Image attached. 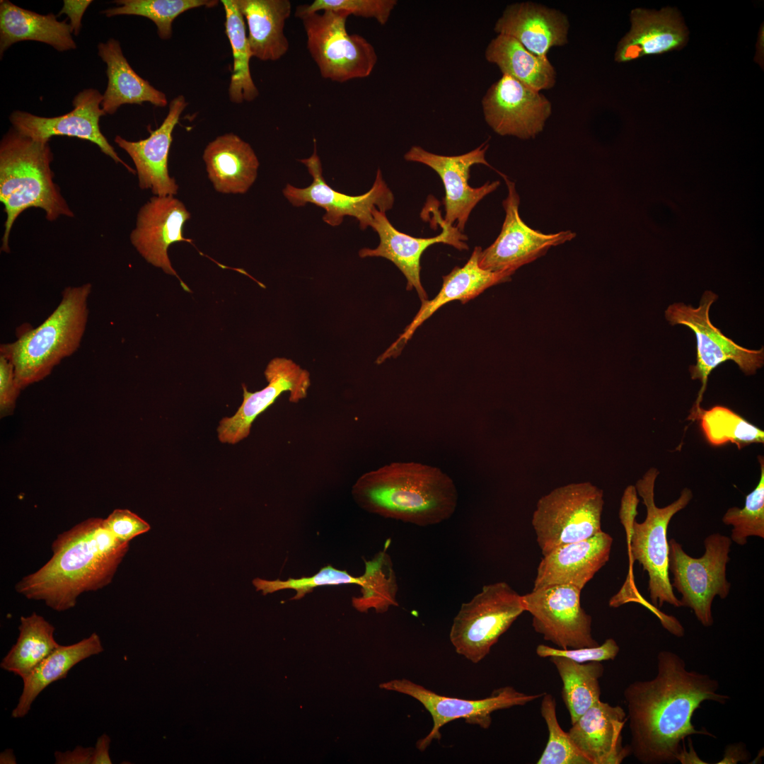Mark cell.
Instances as JSON below:
<instances>
[{
    "instance_id": "obj_35",
    "label": "cell",
    "mask_w": 764,
    "mask_h": 764,
    "mask_svg": "<svg viewBox=\"0 0 764 764\" xmlns=\"http://www.w3.org/2000/svg\"><path fill=\"white\" fill-rule=\"evenodd\" d=\"M562 682L561 696L574 723L600 700L599 679L603 674L601 662L578 663L563 656H550Z\"/></svg>"
},
{
    "instance_id": "obj_7",
    "label": "cell",
    "mask_w": 764,
    "mask_h": 764,
    "mask_svg": "<svg viewBox=\"0 0 764 764\" xmlns=\"http://www.w3.org/2000/svg\"><path fill=\"white\" fill-rule=\"evenodd\" d=\"M603 490L589 482L557 487L540 497L532 526L543 555L602 531Z\"/></svg>"
},
{
    "instance_id": "obj_18",
    "label": "cell",
    "mask_w": 764,
    "mask_h": 764,
    "mask_svg": "<svg viewBox=\"0 0 764 764\" xmlns=\"http://www.w3.org/2000/svg\"><path fill=\"white\" fill-rule=\"evenodd\" d=\"M103 95L98 90L86 88L76 95L72 101L74 109L66 114L45 117L14 110L9 116V120L16 131L37 141H50L54 136L89 141L116 163H121L131 173L135 174L136 170L120 158L100 130V119L106 115L101 107Z\"/></svg>"
},
{
    "instance_id": "obj_13",
    "label": "cell",
    "mask_w": 764,
    "mask_h": 764,
    "mask_svg": "<svg viewBox=\"0 0 764 764\" xmlns=\"http://www.w3.org/2000/svg\"><path fill=\"white\" fill-rule=\"evenodd\" d=\"M313 141L312 155L299 160L306 166L313 182L304 188L286 184L282 190L284 196L293 206L301 207L311 203L323 208L325 212L323 220L331 226L340 225L345 216L354 217L359 221L361 230L371 227L376 209L384 213L392 209L394 195L383 179L380 168L377 170L372 187L364 194L348 195L332 188L323 178L316 140L314 139Z\"/></svg>"
},
{
    "instance_id": "obj_1",
    "label": "cell",
    "mask_w": 764,
    "mask_h": 764,
    "mask_svg": "<svg viewBox=\"0 0 764 764\" xmlns=\"http://www.w3.org/2000/svg\"><path fill=\"white\" fill-rule=\"evenodd\" d=\"M719 683L710 676L686 669L684 660L670 651L657 655V673L649 681L631 683L624 691L631 734V754L643 764L678 761L681 742L692 734L715 737L692 724L703 701L724 704Z\"/></svg>"
},
{
    "instance_id": "obj_31",
    "label": "cell",
    "mask_w": 764,
    "mask_h": 764,
    "mask_svg": "<svg viewBox=\"0 0 764 764\" xmlns=\"http://www.w3.org/2000/svg\"><path fill=\"white\" fill-rule=\"evenodd\" d=\"M248 28L252 56L261 61H277L288 52L284 33L291 13L289 0H233Z\"/></svg>"
},
{
    "instance_id": "obj_21",
    "label": "cell",
    "mask_w": 764,
    "mask_h": 764,
    "mask_svg": "<svg viewBox=\"0 0 764 764\" xmlns=\"http://www.w3.org/2000/svg\"><path fill=\"white\" fill-rule=\"evenodd\" d=\"M442 232L432 238H415L396 229L387 218L386 213L376 209L373 212L371 227L379 237V244L375 248H364L359 251L361 258L381 257L391 261L404 274L407 290L415 289L423 301L427 299L420 279V259L424 251L435 243L451 245L458 250H468L465 243L466 236L453 226H447L442 221Z\"/></svg>"
},
{
    "instance_id": "obj_39",
    "label": "cell",
    "mask_w": 764,
    "mask_h": 764,
    "mask_svg": "<svg viewBox=\"0 0 764 764\" xmlns=\"http://www.w3.org/2000/svg\"><path fill=\"white\" fill-rule=\"evenodd\" d=\"M702 430L712 446L727 443L741 448L764 442V432L724 406L716 405L700 414Z\"/></svg>"
},
{
    "instance_id": "obj_27",
    "label": "cell",
    "mask_w": 764,
    "mask_h": 764,
    "mask_svg": "<svg viewBox=\"0 0 764 764\" xmlns=\"http://www.w3.org/2000/svg\"><path fill=\"white\" fill-rule=\"evenodd\" d=\"M630 31L617 47L615 59L618 62L664 53L681 47L686 42V29L674 8L654 11L637 8L630 13Z\"/></svg>"
},
{
    "instance_id": "obj_46",
    "label": "cell",
    "mask_w": 764,
    "mask_h": 764,
    "mask_svg": "<svg viewBox=\"0 0 764 764\" xmlns=\"http://www.w3.org/2000/svg\"><path fill=\"white\" fill-rule=\"evenodd\" d=\"M92 2L91 0H64L63 6L57 16L66 15L70 21L72 33L78 35L81 30L83 13Z\"/></svg>"
},
{
    "instance_id": "obj_23",
    "label": "cell",
    "mask_w": 764,
    "mask_h": 764,
    "mask_svg": "<svg viewBox=\"0 0 764 764\" xmlns=\"http://www.w3.org/2000/svg\"><path fill=\"white\" fill-rule=\"evenodd\" d=\"M481 251V247H475L463 267H455L449 274L443 276L442 286L438 294L432 300L422 301L421 307L412 322L399 338L378 359V364L398 354L417 328L446 303L456 300L465 303L489 287L511 279L513 274L510 272H495L482 269L479 265Z\"/></svg>"
},
{
    "instance_id": "obj_37",
    "label": "cell",
    "mask_w": 764,
    "mask_h": 764,
    "mask_svg": "<svg viewBox=\"0 0 764 764\" xmlns=\"http://www.w3.org/2000/svg\"><path fill=\"white\" fill-rule=\"evenodd\" d=\"M366 584L361 595L352 598V606L361 613L373 608L378 613L398 606V584L390 557L386 548L365 562Z\"/></svg>"
},
{
    "instance_id": "obj_22",
    "label": "cell",
    "mask_w": 764,
    "mask_h": 764,
    "mask_svg": "<svg viewBox=\"0 0 764 764\" xmlns=\"http://www.w3.org/2000/svg\"><path fill=\"white\" fill-rule=\"evenodd\" d=\"M187 102L183 95L172 99L162 124L150 131L149 137L137 141L117 135L114 141L132 159L141 190H151L155 196H174L178 190L175 179L169 175L168 155L173 131Z\"/></svg>"
},
{
    "instance_id": "obj_30",
    "label": "cell",
    "mask_w": 764,
    "mask_h": 764,
    "mask_svg": "<svg viewBox=\"0 0 764 764\" xmlns=\"http://www.w3.org/2000/svg\"><path fill=\"white\" fill-rule=\"evenodd\" d=\"M53 13L40 14L8 0L0 1V55L12 45L25 40L45 43L59 52L77 47L67 20Z\"/></svg>"
},
{
    "instance_id": "obj_24",
    "label": "cell",
    "mask_w": 764,
    "mask_h": 764,
    "mask_svg": "<svg viewBox=\"0 0 764 764\" xmlns=\"http://www.w3.org/2000/svg\"><path fill=\"white\" fill-rule=\"evenodd\" d=\"M613 541L610 535L602 531L543 555L537 568L533 589L569 584L582 590L609 560Z\"/></svg>"
},
{
    "instance_id": "obj_2",
    "label": "cell",
    "mask_w": 764,
    "mask_h": 764,
    "mask_svg": "<svg viewBox=\"0 0 764 764\" xmlns=\"http://www.w3.org/2000/svg\"><path fill=\"white\" fill-rule=\"evenodd\" d=\"M128 550L129 543L116 539L103 519L88 518L58 534L52 543L51 558L17 582L15 590L55 611L69 610L81 594L112 582Z\"/></svg>"
},
{
    "instance_id": "obj_32",
    "label": "cell",
    "mask_w": 764,
    "mask_h": 764,
    "mask_svg": "<svg viewBox=\"0 0 764 764\" xmlns=\"http://www.w3.org/2000/svg\"><path fill=\"white\" fill-rule=\"evenodd\" d=\"M103 651L101 639L96 632L74 644H60L23 681L22 693L11 717L18 719L26 716L33 702L47 687L65 678L69 671L81 661Z\"/></svg>"
},
{
    "instance_id": "obj_28",
    "label": "cell",
    "mask_w": 764,
    "mask_h": 764,
    "mask_svg": "<svg viewBox=\"0 0 764 764\" xmlns=\"http://www.w3.org/2000/svg\"><path fill=\"white\" fill-rule=\"evenodd\" d=\"M202 158L208 178L219 192L244 194L257 178V155L248 143L232 132L209 142Z\"/></svg>"
},
{
    "instance_id": "obj_6",
    "label": "cell",
    "mask_w": 764,
    "mask_h": 764,
    "mask_svg": "<svg viewBox=\"0 0 764 764\" xmlns=\"http://www.w3.org/2000/svg\"><path fill=\"white\" fill-rule=\"evenodd\" d=\"M659 474L656 468H652L637 481L635 487L646 507L647 515L643 522L635 520L625 529L632 559L647 573L652 604L661 608L667 603L679 608L681 604L674 594L669 577L667 529L672 517L689 504L693 492L685 487L676 500L664 507H658L654 501V485Z\"/></svg>"
},
{
    "instance_id": "obj_45",
    "label": "cell",
    "mask_w": 764,
    "mask_h": 764,
    "mask_svg": "<svg viewBox=\"0 0 764 764\" xmlns=\"http://www.w3.org/2000/svg\"><path fill=\"white\" fill-rule=\"evenodd\" d=\"M22 389L18 386L12 364L0 356V413L1 417L12 413Z\"/></svg>"
},
{
    "instance_id": "obj_38",
    "label": "cell",
    "mask_w": 764,
    "mask_h": 764,
    "mask_svg": "<svg viewBox=\"0 0 764 764\" xmlns=\"http://www.w3.org/2000/svg\"><path fill=\"white\" fill-rule=\"evenodd\" d=\"M117 7L101 11L107 17L132 15L146 17L152 21L157 33L162 40L172 36L174 20L183 13L195 8H212L219 4L217 0H117Z\"/></svg>"
},
{
    "instance_id": "obj_11",
    "label": "cell",
    "mask_w": 764,
    "mask_h": 764,
    "mask_svg": "<svg viewBox=\"0 0 764 764\" xmlns=\"http://www.w3.org/2000/svg\"><path fill=\"white\" fill-rule=\"evenodd\" d=\"M379 688L415 699L430 714L433 721L432 728L416 743L417 749L422 751L426 750L434 740L440 739L441 729L450 722L462 719L468 724L488 729L492 724V714L494 712L525 705L541 698L544 694H526L512 686H504L495 689L485 698L467 700L441 695L406 678L382 683Z\"/></svg>"
},
{
    "instance_id": "obj_47",
    "label": "cell",
    "mask_w": 764,
    "mask_h": 764,
    "mask_svg": "<svg viewBox=\"0 0 764 764\" xmlns=\"http://www.w3.org/2000/svg\"><path fill=\"white\" fill-rule=\"evenodd\" d=\"M93 747L76 746L72 751H55L56 764H91Z\"/></svg>"
},
{
    "instance_id": "obj_33",
    "label": "cell",
    "mask_w": 764,
    "mask_h": 764,
    "mask_svg": "<svg viewBox=\"0 0 764 764\" xmlns=\"http://www.w3.org/2000/svg\"><path fill=\"white\" fill-rule=\"evenodd\" d=\"M485 55L502 74L535 91L550 89L555 84L556 71L548 57L534 54L511 37L497 34L488 44Z\"/></svg>"
},
{
    "instance_id": "obj_42",
    "label": "cell",
    "mask_w": 764,
    "mask_h": 764,
    "mask_svg": "<svg viewBox=\"0 0 764 764\" xmlns=\"http://www.w3.org/2000/svg\"><path fill=\"white\" fill-rule=\"evenodd\" d=\"M396 0H315L308 4L298 6L295 16H303L324 11H342L349 16L374 18L380 25L388 21L397 5Z\"/></svg>"
},
{
    "instance_id": "obj_48",
    "label": "cell",
    "mask_w": 764,
    "mask_h": 764,
    "mask_svg": "<svg viewBox=\"0 0 764 764\" xmlns=\"http://www.w3.org/2000/svg\"><path fill=\"white\" fill-rule=\"evenodd\" d=\"M110 743L111 739L106 733H103L97 739L93 750L91 764L112 763L110 756Z\"/></svg>"
},
{
    "instance_id": "obj_34",
    "label": "cell",
    "mask_w": 764,
    "mask_h": 764,
    "mask_svg": "<svg viewBox=\"0 0 764 764\" xmlns=\"http://www.w3.org/2000/svg\"><path fill=\"white\" fill-rule=\"evenodd\" d=\"M18 632L0 667L23 681L60 644L54 638V626L35 612L21 617Z\"/></svg>"
},
{
    "instance_id": "obj_20",
    "label": "cell",
    "mask_w": 764,
    "mask_h": 764,
    "mask_svg": "<svg viewBox=\"0 0 764 764\" xmlns=\"http://www.w3.org/2000/svg\"><path fill=\"white\" fill-rule=\"evenodd\" d=\"M191 214L173 196H154L139 209L136 227L130 234L132 245L152 265L175 275L185 291H190L173 268L168 255L169 246L177 242L192 243L183 236V227Z\"/></svg>"
},
{
    "instance_id": "obj_5",
    "label": "cell",
    "mask_w": 764,
    "mask_h": 764,
    "mask_svg": "<svg viewBox=\"0 0 764 764\" xmlns=\"http://www.w3.org/2000/svg\"><path fill=\"white\" fill-rule=\"evenodd\" d=\"M91 283L68 286L54 311L35 328L23 329L17 339L0 345V356L13 365L23 390L43 380L79 349L88 319Z\"/></svg>"
},
{
    "instance_id": "obj_12",
    "label": "cell",
    "mask_w": 764,
    "mask_h": 764,
    "mask_svg": "<svg viewBox=\"0 0 764 764\" xmlns=\"http://www.w3.org/2000/svg\"><path fill=\"white\" fill-rule=\"evenodd\" d=\"M717 299V294L706 291L698 308L677 303L670 305L665 311L666 319L671 325H683L695 335L696 364L690 366L689 371L693 380L698 379L702 383L698 400L701 399L705 390L709 375L719 364L731 360L744 374L751 375L756 374L764 363L763 347L759 350L744 348L712 325L710 308Z\"/></svg>"
},
{
    "instance_id": "obj_49",
    "label": "cell",
    "mask_w": 764,
    "mask_h": 764,
    "mask_svg": "<svg viewBox=\"0 0 764 764\" xmlns=\"http://www.w3.org/2000/svg\"><path fill=\"white\" fill-rule=\"evenodd\" d=\"M1 764H16V759L12 749H6L0 755Z\"/></svg>"
},
{
    "instance_id": "obj_4",
    "label": "cell",
    "mask_w": 764,
    "mask_h": 764,
    "mask_svg": "<svg viewBox=\"0 0 764 764\" xmlns=\"http://www.w3.org/2000/svg\"><path fill=\"white\" fill-rule=\"evenodd\" d=\"M50 143L37 141L11 127L0 142V201L6 214L1 250L9 253V236L18 216L29 208H40L49 221L73 217L50 165Z\"/></svg>"
},
{
    "instance_id": "obj_44",
    "label": "cell",
    "mask_w": 764,
    "mask_h": 764,
    "mask_svg": "<svg viewBox=\"0 0 764 764\" xmlns=\"http://www.w3.org/2000/svg\"><path fill=\"white\" fill-rule=\"evenodd\" d=\"M103 524L116 539L123 543H129L151 528L150 525L138 515L129 509H122L113 510L103 519Z\"/></svg>"
},
{
    "instance_id": "obj_9",
    "label": "cell",
    "mask_w": 764,
    "mask_h": 764,
    "mask_svg": "<svg viewBox=\"0 0 764 764\" xmlns=\"http://www.w3.org/2000/svg\"><path fill=\"white\" fill-rule=\"evenodd\" d=\"M349 16L342 11H324L300 18L307 49L320 76L337 83L368 77L378 60L374 46L366 38L348 33Z\"/></svg>"
},
{
    "instance_id": "obj_17",
    "label": "cell",
    "mask_w": 764,
    "mask_h": 764,
    "mask_svg": "<svg viewBox=\"0 0 764 764\" xmlns=\"http://www.w3.org/2000/svg\"><path fill=\"white\" fill-rule=\"evenodd\" d=\"M482 107L494 132L521 139L535 138L552 113L551 103L545 96L506 74L489 88Z\"/></svg>"
},
{
    "instance_id": "obj_41",
    "label": "cell",
    "mask_w": 764,
    "mask_h": 764,
    "mask_svg": "<svg viewBox=\"0 0 764 764\" xmlns=\"http://www.w3.org/2000/svg\"><path fill=\"white\" fill-rule=\"evenodd\" d=\"M540 713L548 731V739L537 764H591L590 760L577 747L568 732L565 731L557 720L556 701L552 695L544 693Z\"/></svg>"
},
{
    "instance_id": "obj_3",
    "label": "cell",
    "mask_w": 764,
    "mask_h": 764,
    "mask_svg": "<svg viewBox=\"0 0 764 764\" xmlns=\"http://www.w3.org/2000/svg\"><path fill=\"white\" fill-rule=\"evenodd\" d=\"M352 494L369 513L419 526L448 519L458 499L446 473L415 462L390 463L364 473L353 485Z\"/></svg>"
},
{
    "instance_id": "obj_36",
    "label": "cell",
    "mask_w": 764,
    "mask_h": 764,
    "mask_svg": "<svg viewBox=\"0 0 764 764\" xmlns=\"http://www.w3.org/2000/svg\"><path fill=\"white\" fill-rule=\"evenodd\" d=\"M225 12V32L233 53V71L228 87L229 100L236 104L250 102L259 96L250 69L253 57L245 20L233 0L221 1Z\"/></svg>"
},
{
    "instance_id": "obj_15",
    "label": "cell",
    "mask_w": 764,
    "mask_h": 764,
    "mask_svg": "<svg viewBox=\"0 0 764 764\" xmlns=\"http://www.w3.org/2000/svg\"><path fill=\"white\" fill-rule=\"evenodd\" d=\"M504 178L508 195L503 200L505 218L501 232L492 245L482 250L479 265L495 272H514L521 267L545 255L548 250L575 238L572 231L545 234L529 227L520 217V197L514 182Z\"/></svg>"
},
{
    "instance_id": "obj_29",
    "label": "cell",
    "mask_w": 764,
    "mask_h": 764,
    "mask_svg": "<svg viewBox=\"0 0 764 764\" xmlns=\"http://www.w3.org/2000/svg\"><path fill=\"white\" fill-rule=\"evenodd\" d=\"M98 54L107 64L108 86L103 95L101 107L106 115H112L125 104L141 105L148 102L166 107L165 93L141 78L124 56L118 40L110 38L98 45Z\"/></svg>"
},
{
    "instance_id": "obj_10",
    "label": "cell",
    "mask_w": 764,
    "mask_h": 764,
    "mask_svg": "<svg viewBox=\"0 0 764 764\" xmlns=\"http://www.w3.org/2000/svg\"><path fill=\"white\" fill-rule=\"evenodd\" d=\"M523 612L521 596L507 583L485 585L461 605L453 620L450 641L457 654L477 664Z\"/></svg>"
},
{
    "instance_id": "obj_40",
    "label": "cell",
    "mask_w": 764,
    "mask_h": 764,
    "mask_svg": "<svg viewBox=\"0 0 764 764\" xmlns=\"http://www.w3.org/2000/svg\"><path fill=\"white\" fill-rule=\"evenodd\" d=\"M758 458L760 476L757 486L746 495L743 508L731 507L722 517L725 525L733 527L731 542L739 545H746L751 536L764 538V459L761 456Z\"/></svg>"
},
{
    "instance_id": "obj_43",
    "label": "cell",
    "mask_w": 764,
    "mask_h": 764,
    "mask_svg": "<svg viewBox=\"0 0 764 764\" xmlns=\"http://www.w3.org/2000/svg\"><path fill=\"white\" fill-rule=\"evenodd\" d=\"M620 647L615 640L608 638L602 644L577 649L555 648L546 644L537 646L536 652L542 658L563 656L578 663H586L613 660L619 653Z\"/></svg>"
},
{
    "instance_id": "obj_8",
    "label": "cell",
    "mask_w": 764,
    "mask_h": 764,
    "mask_svg": "<svg viewBox=\"0 0 764 764\" xmlns=\"http://www.w3.org/2000/svg\"><path fill=\"white\" fill-rule=\"evenodd\" d=\"M668 543V572L673 575L671 586L681 595V607L690 608L705 627L712 625V605L718 596L726 598L731 584L727 579L731 540L714 533L704 540L705 552L700 557L687 554L674 538Z\"/></svg>"
},
{
    "instance_id": "obj_19",
    "label": "cell",
    "mask_w": 764,
    "mask_h": 764,
    "mask_svg": "<svg viewBox=\"0 0 764 764\" xmlns=\"http://www.w3.org/2000/svg\"><path fill=\"white\" fill-rule=\"evenodd\" d=\"M265 376L268 384L260 390L250 393L243 385L241 405L232 417L219 422L217 432L221 443L235 444L248 437L256 417L283 393L289 392V401L297 403L306 398L311 386L309 372L284 357L272 359L265 369Z\"/></svg>"
},
{
    "instance_id": "obj_26",
    "label": "cell",
    "mask_w": 764,
    "mask_h": 764,
    "mask_svg": "<svg viewBox=\"0 0 764 764\" xmlns=\"http://www.w3.org/2000/svg\"><path fill=\"white\" fill-rule=\"evenodd\" d=\"M627 721L623 707L599 700L572 724L568 734L591 764H620L631 754L630 746L623 745Z\"/></svg>"
},
{
    "instance_id": "obj_25",
    "label": "cell",
    "mask_w": 764,
    "mask_h": 764,
    "mask_svg": "<svg viewBox=\"0 0 764 764\" xmlns=\"http://www.w3.org/2000/svg\"><path fill=\"white\" fill-rule=\"evenodd\" d=\"M569 28L567 16L560 11L525 1L507 6L494 30L515 39L534 54L545 57L553 47L567 43Z\"/></svg>"
},
{
    "instance_id": "obj_16",
    "label": "cell",
    "mask_w": 764,
    "mask_h": 764,
    "mask_svg": "<svg viewBox=\"0 0 764 764\" xmlns=\"http://www.w3.org/2000/svg\"><path fill=\"white\" fill-rule=\"evenodd\" d=\"M489 147L485 142L476 149L457 156L434 154L419 146H412L404 155L407 161L423 163L433 169L441 178L445 189L444 223L455 226L463 233L472 210L487 195L499 186L498 180L487 182L478 187L470 186V170L475 164L492 168L485 158Z\"/></svg>"
},
{
    "instance_id": "obj_14",
    "label": "cell",
    "mask_w": 764,
    "mask_h": 764,
    "mask_svg": "<svg viewBox=\"0 0 764 764\" xmlns=\"http://www.w3.org/2000/svg\"><path fill=\"white\" fill-rule=\"evenodd\" d=\"M581 589L569 584H552L521 596L525 611L532 616L535 631L560 649L595 647L591 617L581 606Z\"/></svg>"
}]
</instances>
